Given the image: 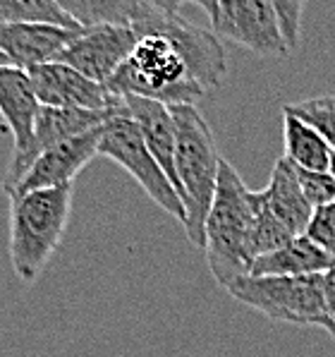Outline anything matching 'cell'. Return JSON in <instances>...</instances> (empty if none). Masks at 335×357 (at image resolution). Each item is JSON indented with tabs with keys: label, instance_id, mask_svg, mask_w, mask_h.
<instances>
[{
	"label": "cell",
	"instance_id": "6da1fadb",
	"mask_svg": "<svg viewBox=\"0 0 335 357\" xmlns=\"http://www.w3.org/2000/svg\"><path fill=\"white\" fill-rule=\"evenodd\" d=\"M204 252L213 278L228 288L254 264V190L230 161L221 163L218 188L206 218Z\"/></svg>",
	"mask_w": 335,
	"mask_h": 357
},
{
	"label": "cell",
	"instance_id": "7a4b0ae2",
	"mask_svg": "<svg viewBox=\"0 0 335 357\" xmlns=\"http://www.w3.org/2000/svg\"><path fill=\"white\" fill-rule=\"evenodd\" d=\"M178 135V180L182 190V202L187 211L185 233L189 243L204 250L206 243V218L211 211L213 197L221 175V153L216 146V137L196 106H175L170 108Z\"/></svg>",
	"mask_w": 335,
	"mask_h": 357
},
{
	"label": "cell",
	"instance_id": "3957f363",
	"mask_svg": "<svg viewBox=\"0 0 335 357\" xmlns=\"http://www.w3.org/2000/svg\"><path fill=\"white\" fill-rule=\"evenodd\" d=\"M75 188L10 197V264L22 283H34L63 243Z\"/></svg>",
	"mask_w": 335,
	"mask_h": 357
},
{
	"label": "cell",
	"instance_id": "277c9868",
	"mask_svg": "<svg viewBox=\"0 0 335 357\" xmlns=\"http://www.w3.org/2000/svg\"><path fill=\"white\" fill-rule=\"evenodd\" d=\"M106 89L113 96L149 98L168 108L196 106L206 96L166 36H139L130 60L108 79Z\"/></svg>",
	"mask_w": 335,
	"mask_h": 357
},
{
	"label": "cell",
	"instance_id": "5b68a950",
	"mask_svg": "<svg viewBox=\"0 0 335 357\" xmlns=\"http://www.w3.org/2000/svg\"><path fill=\"white\" fill-rule=\"evenodd\" d=\"M225 290L266 319L318 326L335 338V321L328 314L323 276H242Z\"/></svg>",
	"mask_w": 335,
	"mask_h": 357
},
{
	"label": "cell",
	"instance_id": "8992f818",
	"mask_svg": "<svg viewBox=\"0 0 335 357\" xmlns=\"http://www.w3.org/2000/svg\"><path fill=\"white\" fill-rule=\"evenodd\" d=\"M178 10L180 3L175 0H141L132 31L137 36H166L182 56L192 79L204 86V91L218 89L228 70L223 41L213 31L189 24Z\"/></svg>",
	"mask_w": 335,
	"mask_h": 357
},
{
	"label": "cell",
	"instance_id": "52a82bcc",
	"mask_svg": "<svg viewBox=\"0 0 335 357\" xmlns=\"http://www.w3.org/2000/svg\"><path fill=\"white\" fill-rule=\"evenodd\" d=\"M98 156L111 158L120 168L127 170L132 180L146 192V197L153 204L163 208L168 216H173L175 221H180L185 226L187 211L182 204V197L178 195V190L173 188L168 175L163 173V168L151 156L149 146L144 142V135H141L139 125L130 118V111L115 115V118H111L103 125Z\"/></svg>",
	"mask_w": 335,
	"mask_h": 357
},
{
	"label": "cell",
	"instance_id": "ba28073f",
	"mask_svg": "<svg viewBox=\"0 0 335 357\" xmlns=\"http://www.w3.org/2000/svg\"><path fill=\"white\" fill-rule=\"evenodd\" d=\"M196 5L208 15L211 31L221 41H230L261 58L290 56L273 0H199Z\"/></svg>",
	"mask_w": 335,
	"mask_h": 357
},
{
	"label": "cell",
	"instance_id": "9c48e42d",
	"mask_svg": "<svg viewBox=\"0 0 335 357\" xmlns=\"http://www.w3.org/2000/svg\"><path fill=\"white\" fill-rule=\"evenodd\" d=\"M41 103L34 94L24 70L0 65V118L13 135V158L3 180V190L13 192L29 170V153L34 144V128Z\"/></svg>",
	"mask_w": 335,
	"mask_h": 357
},
{
	"label": "cell",
	"instance_id": "30bf717a",
	"mask_svg": "<svg viewBox=\"0 0 335 357\" xmlns=\"http://www.w3.org/2000/svg\"><path fill=\"white\" fill-rule=\"evenodd\" d=\"M137 41V31L127 26H89L81 29L53 63L68 65L86 79L106 86L108 79L130 60Z\"/></svg>",
	"mask_w": 335,
	"mask_h": 357
},
{
	"label": "cell",
	"instance_id": "8fae6325",
	"mask_svg": "<svg viewBox=\"0 0 335 357\" xmlns=\"http://www.w3.org/2000/svg\"><path fill=\"white\" fill-rule=\"evenodd\" d=\"M38 103L46 108H75V111H111L123 98L113 96L103 84L86 79L63 63H46L29 70Z\"/></svg>",
	"mask_w": 335,
	"mask_h": 357
},
{
	"label": "cell",
	"instance_id": "7c38bea8",
	"mask_svg": "<svg viewBox=\"0 0 335 357\" xmlns=\"http://www.w3.org/2000/svg\"><path fill=\"white\" fill-rule=\"evenodd\" d=\"M101 135H103V125L86 132V135L75 137V139L63 142V144L43 151L31 163V168L24 173V178L20 180L17 188L10 192L8 197L29 195V192H38V190L75 188L77 175L98 156Z\"/></svg>",
	"mask_w": 335,
	"mask_h": 357
},
{
	"label": "cell",
	"instance_id": "4fadbf2b",
	"mask_svg": "<svg viewBox=\"0 0 335 357\" xmlns=\"http://www.w3.org/2000/svg\"><path fill=\"white\" fill-rule=\"evenodd\" d=\"M79 31L53 24H0V53L10 68L29 73L38 65L53 63Z\"/></svg>",
	"mask_w": 335,
	"mask_h": 357
},
{
	"label": "cell",
	"instance_id": "5bb4252c",
	"mask_svg": "<svg viewBox=\"0 0 335 357\" xmlns=\"http://www.w3.org/2000/svg\"><path fill=\"white\" fill-rule=\"evenodd\" d=\"M125 106H127V111H130V118L139 125L151 156L156 158V163L163 168V173L168 175V180L173 183V188L178 190V195L182 197L180 180H178V166H175L178 135H175V120H173L170 108L163 106V103L149 101V98H139V96H125Z\"/></svg>",
	"mask_w": 335,
	"mask_h": 357
},
{
	"label": "cell",
	"instance_id": "9a60e30c",
	"mask_svg": "<svg viewBox=\"0 0 335 357\" xmlns=\"http://www.w3.org/2000/svg\"><path fill=\"white\" fill-rule=\"evenodd\" d=\"M125 111H127L125 98L120 106L111 108V111H75V108L41 106L38 118H36V128H34V144H31V153H29V168L43 151L101 128V125H106L111 118Z\"/></svg>",
	"mask_w": 335,
	"mask_h": 357
},
{
	"label": "cell",
	"instance_id": "2e32d148",
	"mask_svg": "<svg viewBox=\"0 0 335 357\" xmlns=\"http://www.w3.org/2000/svg\"><path fill=\"white\" fill-rule=\"evenodd\" d=\"M263 197H266L268 208L276 213L278 221L295 238L304 235L311 213H314V206L309 204V199H306L304 192L299 188L295 166L285 156H280L276 166H273L271 180H268V188L263 190Z\"/></svg>",
	"mask_w": 335,
	"mask_h": 357
},
{
	"label": "cell",
	"instance_id": "e0dca14e",
	"mask_svg": "<svg viewBox=\"0 0 335 357\" xmlns=\"http://www.w3.org/2000/svg\"><path fill=\"white\" fill-rule=\"evenodd\" d=\"M335 268V257L323 252L306 235H299L280 250L254 259L247 276H323Z\"/></svg>",
	"mask_w": 335,
	"mask_h": 357
},
{
	"label": "cell",
	"instance_id": "ac0fdd59",
	"mask_svg": "<svg viewBox=\"0 0 335 357\" xmlns=\"http://www.w3.org/2000/svg\"><path fill=\"white\" fill-rule=\"evenodd\" d=\"M283 142L285 158L295 168L331 173L335 158L331 142L326 139L321 130H316L311 123L299 118L290 106L283 108Z\"/></svg>",
	"mask_w": 335,
	"mask_h": 357
},
{
	"label": "cell",
	"instance_id": "d6986e66",
	"mask_svg": "<svg viewBox=\"0 0 335 357\" xmlns=\"http://www.w3.org/2000/svg\"><path fill=\"white\" fill-rule=\"evenodd\" d=\"M0 24H53L72 31L81 29L56 0H0Z\"/></svg>",
	"mask_w": 335,
	"mask_h": 357
},
{
	"label": "cell",
	"instance_id": "ffe728a7",
	"mask_svg": "<svg viewBox=\"0 0 335 357\" xmlns=\"http://www.w3.org/2000/svg\"><path fill=\"white\" fill-rule=\"evenodd\" d=\"M295 235L278 221L276 213L268 208L263 190L254 192V257L259 259L263 255L280 250L293 243Z\"/></svg>",
	"mask_w": 335,
	"mask_h": 357
},
{
	"label": "cell",
	"instance_id": "44dd1931",
	"mask_svg": "<svg viewBox=\"0 0 335 357\" xmlns=\"http://www.w3.org/2000/svg\"><path fill=\"white\" fill-rule=\"evenodd\" d=\"M299 180V188L309 204L318 208L335 202V175L333 173H318V170H302L295 168Z\"/></svg>",
	"mask_w": 335,
	"mask_h": 357
},
{
	"label": "cell",
	"instance_id": "7402d4cb",
	"mask_svg": "<svg viewBox=\"0 0 335 357\" xmlns=\"http://www.w3.org/2000/svg\"><path fill=\"white\" fill-rule=\"evenodd\" d=\"M304 235L314 245L321 247L323 252H328L331 257H335V202L333 204L314 208Z\"/></svg>",
	"mask_w": 335,
	"mask_h": 357
},
{
	"label": "cell",
	"instance_id": "603a6c76",
	"mask_svg": "<svg viewBox=\"0 0 335 357\" xmlns=\"http://www.w3.org/2000/svg\"><path fill=\"white\" fill-rule=\"evenodd\" d=\"M273 10H276L280 34H283L288 51L293 53L299 43V29H302V10L304 3L299 0H273Z\"/></svg>",
	"mask_w": 335,
	"mask_h": 357
},
{
	"label": "cell",
	"instance_id": "cb8c5ba5",
	"mask_svg": "<svg viewBox=\"0 0 335 357\" xmlns=\"http://www.w3.org/2000/svg\"><path fill=\"white\" fill-rule=\"evenodd\" d=\"M323 290H326V305H328V314L335 321V268H331L328 273H323Z\"/></svg>",
	"mask_w": 335,
	"mask_h": 357
},
{
	"label": "cell",
	"instance_id": "d4e9b609",
	"mask_svg": "<svg viewBox=\"0 0 335 357\" xmlns=\"http://www.w3.org/2000/svg\"><path fill=\"white\" fill-rule=\"evenodd\" d=\"M0 65H8V60H5V56L0 53Z\"/></svg>",
	"mask_w": 335,
	"mask_h": 357
},
{
	"label": "cell",
	"instance_id": "484cf974",
	"mask_svg": "<svg viewBox=\"0 0 335 357\" xmlns=\"http://www.w3.org/2000/svg\"><path fill=\"white\" fill-rule=\"evenodd\" d=\"M331 173L335 175V158H333V168H331Z\"/></svg>",
	"mask_w": 335,
	"mask_h": 357
}]
</instances>
